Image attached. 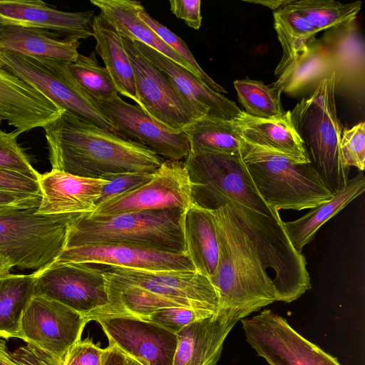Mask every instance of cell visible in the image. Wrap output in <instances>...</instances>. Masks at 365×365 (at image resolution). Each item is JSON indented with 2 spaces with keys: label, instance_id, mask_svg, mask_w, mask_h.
I'll return each mask as SVG.
<instances>
[{
  "label": "cell",
  "instance_id": "cell-44",
  "mask_svg": "<svg viewBox=\"0 0 365 365\" xmlns=\"http://www.w3.org/2000/svg\"><path fill=\"white\" fill-rule=\"evenodd\" d=\"M104 351L91 339L79 340L68 351L63 365H102Z\"/></svg>",
  "mask_w": 365,
  "mask_h": 365
},
{
  "label": "cell",
  "instance_id": "cell-15",
  "mask_svg": "<svg viewBox=\"0 0 365 365\" xmlns=\"http://www.w3.org/2000/svg\"><path fill=\"white\" fill-rule=\"evenodd\" d=\"M192 203V188L184 160H165L143 185L97 205L91 215L180 209Z\"/></svg>",
  "mask_w": 365,
  "mask_h": 365
},
{
  "label": "cell",
  "instance_id": "cell-50",
  "mask_svg": "<svg viewBox=\"0 0 365 365\" xmlns=\"http://www.w3.org/2000/svg\"><path fill=\"white\" fill-rule=\"evenodd\" d=\"M12 268L10 261L0 253V277L9 274Z\"/></svg>",
  "mask_w": 365,
  "mask_h": 365
},
{
  "label": "cell",
  "instance_id": "cell-1",
  "mask_svg": "<svg viewBox=\"0 0 365 365\" xmlns=\"http://www.w3.org/2000/svg\"><path fill=\"white\" fill-rule=\"evenodd\" d=\"M52 169L109 180L128 173H153L165 160L140 143L65 110L42 128Z\"/></svg>",
  "mask_w": 365,
  "mask_h": 365
},
{
  "label": "cell",
  "instance_id": "cell-28",
  "mask_svg": "<svg viewBox=\"0 0 365 365\" xmlns=\"http://www.w3.org/2000/svg\"><path fill=\"white\" fill-rule=\"evenodd\" d=\"M185 252L195 270L210 279L219 257L216 227L210 210L192 203L182 214Z\"/></svg>",
  "mask_w": 365,
  "mask_h": 365
},
{
  "label": "cell",
  "instance_id": "cell-20",
  "mask_svg": "<svg viewBox=\"0 0 365 365\" xmlns=\"http://www.w3.org/2000/svg\"><path fill=\"white\" fill-rule=\"evenodd\" d=\"M65 110L31 84L0 66V118L20 134L43 128Z\"/></svg>",
  "mask_w": 365,
  "mask_h": 365
},
{
  "label": "cell",
  "instance_id": "cell-34",
  "mask_svg": "<svg viewBox=\"0 0 365 365\" xmlns=\"http://www.w3.org/2000/svg\"><path fill=\"white\" fill-rule=\"evenodd\" d=\"M34 272L0 277V337L17 338L21 315L34 295Z\"/></svg>",
  "mask_w": 365,
  "mask_h": 365
},
{
  "label": "cell",
  "instance_id": "cell-17",
  "mask_svg": "<svg viewBox=\"0 0 365 365\" xmlns=\"http://www.w3.org/2000/svg\"><path fill=\"white\" fill-rule=\"evenodd\" d=\"M92 100L118 135L140 143L164 160H184L188 156L190 145L183 132L157 122L138 105L125 102L118 94L108 100Z\"/></svg>",
  "mask_w": 365,
  "mask_h": 365
},
{
  "label": "cell",
  "instance_id": "cell-27",
  "mask_svg": "<svg viewBox=\"0 0 365 365\" xmlns=\"http://www.w3.org/2000/svg\"><path fill=\"white\" fill-rule=\"evenodd\" d=\"M79 40L39 29L0 25V49L71 63L79 55Z\"/></svg>",
  "mask_w": 365,
  "mask_h": 365
},
{
  "label": "cell",
  "instance_id": "cell-37",
  "mask_svg": "<svg viewBox=\"0 0 365 365\" xmlns=\"http://www.w3.org/2000/svg\"><path fill=\"white\" fill-rule=\"evenodd\" d=\"M68 69L91 98L108 100L118 94L108 71L98 64L95 51L89 56L79 53L76 61L68 63Z\"/></svg>",
  "mask_w": 365,
  "mask_h": 365
},
{
  "label": "cell",
  "instance_id": "cell-48",
  "mask_svg": "<svg viewBox=\"0 0 365 365\" xmlns=\"http://www.w3.org/2000/svg\"><path fill=\"white\" fill-rule=\"evenodd\" d=\"M102 365H127L126 356L115 346L109 345L105 349Z\"/></svg>",
  "mask_w": 365,
  "mask_h": 365
},
{
  "label": "cell",
  "instance_id": "cell-38",
  "mask_svg": "<svg viewBox=\"0 0 365 365\" xmlns=\"http://www.w3.org/2000/svg\"><path fill=\"white\" fill-rule=\"evenodd\" d=\"M138 16L151 29L175 52L184 58L199 74L203 82L214 91L221 93H227L226 90L211 78L199 66L195 59L186 43L177 34L172 32L166 26L151 17L143 8L138 13Z\"/></svg>",
  "mask_w": 365,
  "mask_h": 365
},
{
  "label": "cell",
  "instance_id": "cell-46",
  "mask_svg": "<svg viewBox=\"0 0 365 365\" xmlns=\"http://www.w3.org/2000/svg\"><path fill=\"white\" fill-rule=\"evenodd\" d=\"M41 195L0 191V215L29 209H37Z\"/></svg>",
  "mask_w": 365,
  "mask_h": 365
},
{
  "label": "cell",
  "instance_id": "cell-49",
  "mask_svg": "<svg viewBox=\"0 0 365 365\" xmlns=\"http://www.w3.org/2000/svg\"><path fill=\"white\" fill-rule=\"evenodd\" d=\"M244 1L250 4H260L276 11L283 5L289 3L291 0H245Z\"/></svg>",
  "mask_w": 365,
  "mask_h": 365
},
{
  "label": "cell",
  "instance_id": "cell-11",
  "mask_svg": "<svg viewBox=\"0 0 365 365\" xmlns=\"http://www.w3.org/2000/svg\"><path fill=\"white\" fill-rule=\"evenodd\" d=\"M120 36L133 68L137 104L141 110L175 132H182L201 119L168 77L143 55L130 38Z\"/></svg>",
  "mask_w": 365,
  "mask_h": 365
},
{
  "label": "cell",
  "instance_id": "cell-22",
  "mask_svg": "<svg viewBox=\"0 0 365 365\" xmlns=\"http://www.w3.org/2000/svg\"><path fill=\"white\" fill-rule=\"evenodd\" d=\"M38 181L41 198L36 212L43 215L91 214L108 182L56 169L40 174Z\"/></svg>",
  "mask_w": 365,
  "mask_h": 365
},
{
  "label": "cell",
  "instance_id": "cell-5",
  "mask_svg": "<svg viewBox=\"0 0 365 365\" xmlns=\"http://www.w3.org/2000/svg\"><path fill=\"white\" fill-rule=\"evenodd\" d=\"M334 78L333 73L323 79L289 110L311 163L334 195L344 189L350 171L340 148L342 126L336 113Z\"/></svg>",
  "mask_w": 365,
  "mask_h": 365
},
{
  "label": "cell",
  "instance_id": "cell-2",
  "mask_svg": "<svg viewBox=\"0 0 365 365\" xmlns=\"http://www.w3.org/2000/svg\"><path fill=\"white\" fill-rule=\"evenodd\" d=\"M219 245L218 262L209 279L219 299L218 311L238 321L276 302L271 276L227 205L210 210Z\"/></svg>",
  "mask_w": 365,
  "mask_h": 365
},
{
  "label": "cell",
  "instance_id": "cell-6",
  "mask_svg": "<svg viewBox=\"0 0 365 365\" xmlns=\"http://www.w3.org/2000/svg\"><path fill=\"white\" fill-rule=\"evenodd\" d=\"M226 205L265 268L272 270L276 301L289 303L310 289L305 257L292 245L280 215H265L232 201Z\"/></svg>",
  "mask_w": 365,
  "mask_h": 365
},
{
  "label": "cell",
  "instance_id": "cell-39",
  "mask_svg": "<svg viewBox=\"0 0 365 365\" xmlns=\"http://www.w3.org/2000/svg\"><path fill=\"white\" fill-rule=\"evenodd\" d=\"M19 135L15 130L7 133L0 129V169L16 172L38 180L40 173L32 166L18 143Z\"/></svg>",
  "mask_w": 365,
  "mask_h": 365
},
{
  "label": "cell",
  "instance_id": "cell-8",
  "mask_svg": "<svg viewBox=\"0 0 365 365\" xmlns=\"http://www.w3.org/2000/svg\"><path fill=\"white\" fill-rule=\"evenodd\" d=\"M192 203L214 210L232 201L268 216L279 215L258 194L240 153H189L184 160Z\"/></svg>",
  "mask_w": 365,
  "mask_h": 365
},
{
  "label": "cell",
  "instance_id": "cell-33",
  "mask_svg": "<svg viewBox=\"0 0 365 365\" xmlns=\"http://www.w3.org/2000/svg\"><path fill=\"white\" fill-rule=\"evenodd\" d=\"M274 27L282 49L274 74L279 76L292 63L318 33L304 17L286 4L273 12Z\"/></svg>",
  "mask_w": 365,
  "mask_h": 365
},
{
  "label": "cell",
  "instance_id": "cell-51",
  "mask_svg": "<svg viewBox=\"0 0 365 365\" xmlns=\"http://www.w3.org/2000/svg\"><path fill=\"white\" fill-rule=\"evenodd\" d=\"M126 361L127 365H142L140 363L137 361L136 360L126 356Z\"/></svg>",
  "mask_w": 365,
  "mask_h": 365
},
{
  "label": "cell",
  "instance_id": "cell-19",
  "mask_svg": "<svg viewBox=\"0 0 365 365\" xmlns=\"http://www.w3.org/2000/svg\"><path fill=\"white\" fill-rule=\"evenodd\" d=\"M334 73V93L363 97L365 81V43L356 19L325 31L320 38Z\"/></svg>",
  "mask_w": 365,
  "mask_h": 365
},
{
  "label": "cell",
  "instance_id": "cell-29",
  "mask_svg": "<svg viewBox=\"0 0 365 365\" xmlns=\"http://www.w3.org/2000/svg\"><path fill=\"white\" fill-rule=\"evenodd\" d=\"M364 190L365 178L361 171L349 180L344 189L334 194L331 200L310 209L297 220L283 222V228L293 247L302 253L303 247L314 238L318 230Z\"/></svg>",
  "mask_w": 365,
  "mask_h": 365
},
{
  "label": "cell",
  "instance_id": "cell-25",
  "mask_svg": "<svg viewBox=\"0 0 365 365\" xmlns=\"http://www.w3.org/2000/svg\"><path fill=\"white\" fill-rule=\"evenodd\" d=\"M235 120L246 142L298 162L311 163L304 144L293 125L289 110L274 118L253 117L242 110Z\"/></svg>",
  "mask_w": 365,
  "mask_h": 365
},
{
  "label": "cell",
  "instance_id": "cell-18",
  "mask_svg": "<svg viewBox=\"0 0 365 365\" xmlns=\"http://www.w3.org/2000/svg\"><path fill=\"white\" fill-rule=\"evenodd\" d=\"M89 263L150 271L195 270L186 252L125 244H95L65 249L53 263Z\"/></svg>",
  "mask_w": 365,
  "mask_h": 365
},
{
  "label": "cell",
  "instance_id": "cell-41",
  "mask_svg": "<svg viewBox=\"0 0 365 365\" xmlns=\"http://www.w3.org/2000/svg\"><path fill=\"white\" fill-rule=\"evenodd\" d=\"M63 359L57 358L29 343L10 351L6 341L0 339V365H63Z\"/></svg>",
  "mask_w": 365,
  "mask_h": 365
},
{
  "label": "cell",
  "instance_id": "cell-12",
  "mask_svg": "<svg viewBox=\"0 0 365 365\" xmlns=\"http://www.w3.org/2000/svg\"><path fill=\"white\" fill-rule=\"evenodd\" d=\"M241 322L247 342L269 365H341L270 309Z\"/></svg>",
  "mask_w": 365,
  "mask_h": 365
},
{
  "label": "cell",
  "instance_id": "cell-42",
  "mask_svg": "<svg viewBox=\"0 0 365 365\" xmlns=\"http://www.w3.org/2000/svg\"><path fill=\"white\" fill-rule=\"evenodd\" d=\"M340 148L346 166H354L360 171L365 166V123L360 122L342 130Z\"/></svg>",
  "mask_w": 365,
  "mask_h": 365
},
{
  "label": "cell",
  "instance_id": "cell-47",
  "mask_svg": "<svg viewBox=\"0 0 365 365\" xmlns=\"http://www.w3.org/2000/svg\"><path fill=\"white\" fill-rule=\"evenodd\" d=\"M172 13L190 28L198 30L202 24L200 0H170Z\"/></svg>",
  "mask_w": 365,
  "mask_h": 365
},
{
  "label": "cell",
  "instance_id": "cell-30",
  "mask_svg": "<svg viewBox=\"0 0 365 365\" xmlns=\"http://www.w3.org/2000/svg\"><path fill=\"white\" fill-rule=\"evenodd\" d=\"M331 70L329 54L320 38H314L298 58L270 86L289 96H296L316 88Z\"/></svg>",
  "mask_w": 365,
  "mask_h": 365
},
{
  "label": "cell",
  "instance_id": "cell-24",
  "mask_svg": "<svg viewBox=\"0 0 365 365\" xmlns=\"http://www.w3.org/2000/svg\"><path fill=\"white\" fill-rule=\"evenodd\" d=\"M237 322L231 314L218 311L183 327L176 334L173 365H215L226 337Z\"/></svg>",
  "mask_w": 365,
  "mask_h": 365
},
{
  "label": "cell",
  "instance_id": "cell-16",
  "mask_svg": "<svg viewBox=\"0 0 365 365\" xmlns=\"http://www.w3.org/2000/svg\"><path fill=\"white\" fill-rule=\"evenodd\" d=\"M96 321L109 345L142 365H173L178 344L176 334L150 321L123 314H98Z\"/></svg>",
  "mask_w": 365,
  "mask_h": 365
},
{
  "label": "cell",
  "instance_id": "cell-43",
  "mask_svg": "<svg viewBox=\"0 0 365 365\" xmlns=\"http://www.w3.org/2000/svg\"><path fill=\"white\" fill-rule=\"evenodd\" d=\"M153 173H128L109 179L102 190L96 205L143 185L152 179Z\"/></svg>",
  "mask_w": 365,
  "mask_h": 365
},
{
  "label": "cell",
  "instance_id": "cell-31",
  "mask_svg": "<svg viewBox=\"0 0 365 365\" xmlns=\"http://www.w3.org/2000/svg\"><path fill=\"white\" fill-rule=\"evenodd\" d=\"M95 53L102 58L116 86L118 93L137 103L133 71L118 32L101 14L92 21Z\"/></svg>",
  "mask_w": 365,
  "mask_h": 365
},
{
  "label": "cell",
  "instance_id": "cell-10",
  "mask_svg": "<svg viewBox=\"0 0 365 365\" xmlns=\"http://www.w3.org/2000/svg\"><path fill=\"white\" fill-rule=\"evenodd\" d=\"M97 264L52 263L34 272V295L56 301L87 317L109 304L105 271Z\"/></svg>",
  "mask_w": 365,
  "mask_h": 365
},
{
  "label": "cell",
  "instance_id": "cell-4",
  "mask_svg": "<svg viewBox=\"0 0 365 365\" xmlns=\"http://www.w3.org/2000/svg\"><path fill=\"white\" fill-rule=\"evenodd\" d=\"M240 155L258 194L272 209H312L334 195L312 163L298 162L245 140Z\"/></svg>",
  "mask_w": 365,
  "mask_h": 365
},
{
  "label": "cell",
  "instance_id": "cell-3",
  "mask_svg": "<svg viewBox=\"0 0 365 365\" xmlns=\"http://www.w3.org/2000/svg\"><path fill=\"white\" fill-rule=\"evenodd\" d=\"M183 212L175 208L112 215L83 214L71 225L65 249L95 244H125L185 252Z\"/></svg>",
  "mask_w": 365,
  "mask_h": 365
},
{
  "label": "cell",
  "instance_id": "cell-13",
  "mask_svg": "<svg viewBox=\"0 0 365 365\" xmlns=\"http://www.w3.org/2000/svg\"><path fill=\"white\" fill-rule=\"evenodd\" d=\"M105 276L111 284L136 287L182 307L218 312L215 289L196 270L150 271L108 266Z\"/></svg>",
  "mask_w": 365,
  "mask_h": 365
},
{
  "label": "cell",
  "instance_id": "cell-36",
  "mask_svg": "<svg viewBox=\"0 0 365 365\" xmlns=\"http://www.w3.org/2000/svg\"><path fill=\"white\" fill-rule=\"evenodd\" d=\"M233 84L246 113L260 118H274L285 113L280 90L250 78L236 80Z\"/></svg>",
  "mask_w": 365,
  "mask_h": 365
},
{
  "label": "cell",
  "instance_id": "cell-14",
  "mask_svg": "<svg viewBox=\"0 0 365 365\" xmlns=\"http://www.w3.org/2000/svg\"><path fill=\"white\" fill-rule=\"evenodd\" d=\"M86 317L52 299L34 295L21 315L17 338L61 359L79 340Z\"/></svg>",
  "mask_w": 365,
  "mask_h": 365
},
{
  "label": "cell",
  "instance_id": "cell-21",
  "mask_svg": "<svg viewBox=\"0 0 365 365\" xmlns=\"http://www.w3.org/2000/svg\"><path fill=\"white\" fill-rule=\"evenodd\" d=\"M93 11L58 10L41 0H0V25L48 30L76 40L92 36Z\"/></svg>",
  "mask_w": 365,
  "mask_h": 365
},
{
  "label": "cell",
  "instance_id": "cell-23",
  "mask_svg": "<svg viewBox=\"0 0 365 365\" xmlns=\"http://www.w3.org/2000/svg\"><path fill=\"white\" fill-rule=\"evenodd\" d=\"M138 49L173 83L178 92L202 118L235 120L242 110L237 104L212 90L187 70L153 48L130 38Z\"/></svg>",
  "mask_w": 365,
  "mask_h": 365
},
{
  "label": "cell",
  "instance_id": "cell-35",
  "mask_svg": "<svg viewBox=\"0 0 365 365\" xmlns=\"http://www.w3.org/2000/svg\"><path fill=\"white\" fill-rule=\"evenodd\" d=\"M362 2L342 4L334 0H291L286 6L299 13L318 32L356 19Z\"/></svg>",
  "mask_w": 365,
  "mask_h": 365
},
{
  "label": "cell",
  "instance_id": "cell-45",
  "mask_svg": "<svg viewBox=\"0 0 365 365\" xmlns=\"http://www.w3.org/2000/svg\"><path fill=\"white\" fill-rule=\"evenodd\" d=\"M0 191L41 195L38 180L2 169H0Z\"/></svg>",
  "mask_w": 365,
  "mask_h": 365
},
{
  "label": "cell",
  "instance_id": "cell-40",
  "mask_svg": "<svg viewBox=\"0 0 365 365\" xmlns=\"http://www.w3.org/2000/svg\"><path fill=\"white\" fill-rule=\"evenodd\" d=\"M214 314H216V312L207 309L170 307L158 309L143 319L154 322L177 334L190 323L208 317Z\"/></svg>",
  "mask_w": 365,
  "mask_h": 365
},
{
  "label": "cell",
  "instance_id": "cell-26",
  "mask_svg": "<svg viewBox=\"0 0 365 365\" xmlns=\"http://www.w3.org/2000/svg\"><path fill=\"white\" fill-rule=\"evenodd\" d=\"M101 15L121 36L135 39L181 66L200 81L201 76L184 58L168 46L138 16L144 8L133 0H91Z\"/></svg>",
  "mask_w": 365,
  "mask_h": 365
},
{
  "label": "cell",
  "instance_id": "cell-9",
  "mask_svg": "<svg viewBox=\"0 0 365 365\" xmlns=\"http://www.w3.org/2000/svg\"><path fill=\"white\" fill-rule=\"evenodd\" d=\"M68 63L0 49V66L41 91L63 109L113 131L110 121L71 73Z\"/></svg>",
  "mask_w": 365,
  "mask_h": 365
},
{
  "label": "cell",
  "instance_id": "cell-7",
  "mask_svg": "<svg viewBox=\"0 0 365 365\" xmlns=\"http://www.w3.org/2000/svg\"><path fill=\"white\" fill-rule=\"evenodd\" d=\"M37 209L0 215V253L13 267L41 270L64 250L72 223L83 214L43 215Z\"/></svg>",
  "mask_w": 365,
  "mask_h": 365
},
{
  "label": "cell",
  "instance_id": "cell-32",
  "mask_svg": "<svg viewBox=\"0 0 365 365\" xmlns=\"http://www.w3.org/2000/svg\"><path fill=\"white\" fill-rule=\"evenodd\" d=\"M190 153L237 154L244 139L235 120L205 117L185 128Z\"/></svg>",
  "mask_w": 365,
  "mask_h": 365
},
{
  "label": "cell",
  "instance_id": "cell-52",
  "mask_svg": "<svg viewBox=\"0 0 365 365\" xmlns=\"http://www.w3.org/2000/svg\"><path fill=\"white\" fill-rule=\"evenodd\" d=\"M1 123H2V120L0 118V126L1 125Z\"/></svg>",
  "mask_w": 365,
  "mask_h": 365
}]
</instances>
